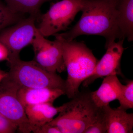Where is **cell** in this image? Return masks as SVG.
I'll return each instance as SVG.
<instances>
[{
    "label": "cell",
    "mask_w": 133,
    "mask_h": 133,
    "mask_svg": "<svg viewBox=\"0 0 133 133\" xmlns=\"http://www.w3.org/2000/svg\"><path fill=\"white\" fill-rule=\"evenodd\" d=\"M87 0H61L53 3L41 16L37 29L44 36H54L68 28Z\"/></svg>",
    "instance_id": "cell-5"
},
{
    "label": "cell",
    "mask_w": 133,
    "mask_h": 133,
    "mask_svg": "<svg viewBox=\"0 0 133 133\" xmlns=\"http://www.w3.org/2000/svg\"><path fill=\"white\" fill-rule=\"evenodd\" d=\"M55 41L47 40L37 29L31 44L35 53V62L48 71L56 73L65 70L63 57L62 40L54 35Z\"/></svg>",
    "instance_id": "cell-8"
},
{
    "label": "cell",
    "mask_w": 133,
    "mask_h": 133,
    "mask_svg": "<svg viewBox=\"0 0 133 133\" xmlns=\"http://www.w3.org/2000/svg\"><path fill=\"white\" fill-rule=\"evenodd\" d=\"M33 132L35 133H62L59 129L55 125L48 124L34 129Z\"/></svg>",
    "instance_id": "cell-20"
},
{
    "label": "cell",
    "mask_w": 133,
    "mask_h": 133,
    "mask_svg": "<svg viewBox=\"0 0 133 133\" xmlns=\"http://www.w3.org/2000/svg\"><path fill=\"white\" fill-rule=\"evenodd\" d=\"M64 107V104L59 107H55L52 103H47L24 108L32 132L36 128L51 121Z\"/></svg>",
    "instance_id": "cell-13"
},
{
    "label": "cell",
    "mask_w": 133,
    "mask_h": 133,
    "mask_svg": "<svg viewBox=\"0 0 133 133\" xmlns=\"http://www.w3.org/2000/svg\"><path fill=\"white\" fill-rule=\"evenodd\" d=\"M17 130L14 124L0 114V133H14Z\"/></svg>",
    "instance_id": "cell-19"
},
{
    "label": "cell",
    "mask_w": 133,
    "mask_h": 133,
    "mask_svg": "<svg viewBox=\"0 0 133 133\" xmlns=\"http://www.w3.org/2000/svg\"><path fill=\"white\" fill-rule=\"evenodd\" d=\"M107 131L106 121L103 107L99 117L96 121L84 133H105Z\"/></svg>",
    "instance_id": "cell-18"
},
{
    "label": "cell",
    "mask_w": 133,
    "mask_h": 133,
    "mask_svg": "<svg viewBox=\"0 0 133 133\" xmlns=\"http://www.w3.org/2000/svg\"><path fill=\"white\" fill-rule=\"evenodd\" d=\"M65 94V91L62 89L48 88H20L17 93L18 99L24 108L43 103L53 104L55 100Z\"/></svg>",
    "instance_id": "cell-10"
},
{
    "label": "cell",
    "mask_w": 133,
    "mask_h": 133,
    "mask_svg": "<svg viewBox=\"0 0 133 133\" xmlns=\"http://www.w3.org/2000/svg\"><path fill=\"white\" fill-rule=\"evenodd\" d=\"M8 72H5L4 71L0 70V84L2 80L7 76Z\"/></svg>",
    "instance_id": "cell-22"
},
{
    "label": "cell",
    "mask_w": 133,
    "mask_h": 133,
    "mask_svg": "<svg viewBox=\"0 0 133 133\" xmlns=\"http://www.w3.org/2000/svg\"><path fill=\"white\" fill-rule=\"evenodd\" d=\"M12 11L18 14H29L39 19L40 8L44 3L52 0H4Z\"/></svg>",
    "instance_id": "cell-15"
},
{
    "label": "cell",
    "mask_w": 133,
    "mask_h": 133,
    "mask_svg": "<svg viewBox=\"0 0 133 133\" xmlns=\"http://www.w3.org/2000/svg\"><path fill=\"white\" fill-rule=\"evenodd\" d=\"M102 107L106 121L107 133H133L132 113H128L119 107L112 109L109 105Z\"/></svg>",
    "instance_id": "cell-12"
},
{
    "label": "cell",
    "mask_w": 133,
    "mask_h": 133,
    "mask_svg": "<svg viewBox=\"0 0 133 133\" xmlns=\"http://www.w3.org/2000/svg\"><path fill=\"white\" fill-rule=\"evenodd\" d=\"M8 63L7 77L20 88H59L65 92V80L56 73L43 69L34 60L23 61L19 58Z\"/></svg>",
    "instance_id": "cell-4"
},
{
    "label": "cell",
    "mask_w": 133,
    "mask_h": 133,
    "mask_svg": "<svg viewBox=\"0 0 133 133\" xmlns=\"http://www.w3.org/2000/svg\"><path fill=\"white\" fill-rule=\"evenodd\" d=\"M124 40L114 41L106 48V52L98 61L94 71L83 82L84 87L88 86L99 78L121 74V61L125 49L123 47Z\"/></svg>",
    "instance_id": "cell-9"
},
{
    "label": "cell",
    "mask_w": 133,
    "mask_h": 133,
    "mask_svg": "<svg viewBox=\"0 0 133 133\" xmlns=\"http://www.w3.org/2000/svg\"><path fill=\"white\" fill-rule=\"evenodd\" d=\"M9 55L7 48L3 44L0 42V62L6 60L7 61Z\"/></svg>",
    "instance_id": "cell-21"
},
{
    "label": "cell",
    "mask_w": 133,
    "mask_h": 133,
    "mask_svg": "<svg viewBox=\"0 0 133 133\" xmlns=\"http://www.w3.org/2000/svg\"><path fill=\"white\" fill-rule=\"evenodd\" d=\"M20 87L8 77L0 84V114L14 124L21 133L32 132L25 109L17 97Z\"/></svg>",
    "instance_id": "cell-6"
},
{
    "label": "cell",
    "mask_w": 133,
    "mask_h": 133,
    "mask_svg": "<svg viewBox=\"0 0 133 133\" xmlns=\"http://www.w3.org/2000/svg\"><path fill=\"white\" fill-rule=\"evenodd\" d=\"M119 107L127 110L133 108V81H129L126 85L123 86L119 99Z\"/></svg>",
    "instance_id": "cell-17"
},
{
    "label": "cell",
    "mask_w": 133,
    "mask_h": 133,
    "mask_svg": "<svg viewBox=\"0 0 133 133\" xmlns=\"http://www.w3.org/2000/svg\"><path fill=\"white\" fill-rule=\"evenodd\" d=\"M36 17L30 16L0 32V42L6 47L9 51L8 62L19 58L23 48L31 44L35 35Z\"/></svg>",
    "instance_id": "cell-7"
},
{
    "label": "cell",
    "mask_w": 133,
    "mask_h": 133,
    "mask_svg": "<svg viewBox=\"0 0 133 133\" xmlns=\"http://www.w3.org/2000/svg\"><path fill=\"white\" fill-rule=\"evenodd\" d=\"M23 14L15 13L0 0V31L23 19Z\"/></svg>",
    "instance_id": "cell-16"
},
{
    "label": "cell",
    "mask_w": 133,
    "mask_h": 133,
    "mask_svg": "<svg viewBox=\"0 0 133 133\" xmlns=\"http://www.w3.org/2000/svg\"><path fill=\"white\" fill-rule=\"evenodd\" d=\"M123 86L116 74L105 77L98 89L90 92L91 98L97 107L106 106L119 99Z\"/></svg>",
    "instance_id": "cell-11"
},
{
    "label": "cell",
    "mask_w": 133,
    "mask_h": 133,
    "mask_svg": "<svg viewBox=\"0 0 133 133\" xmlns=\"http://www.w3.org/2000/svg\"><path fill=\"white\" fill-rule=\"evenodd\" d=\"M117 24L122 38L133 41V0H116Z\"/></svg>",
    "instance_id": "cell-14"
},
{
    "label": "cell",
    "mask_w": 133,
    "mask_h": 133,
    "mask_svg": "<svg viewBox=\"0 0 133 133\" xmlns=\"http://www.w3.org/2000/svg\"><path fill=\"white\" fill-rule=\"evenodd\" d=\"M102 108L95 105L90 92H79L64 104L57 117L49 123L57 127L62 133H84L97 119Z\"/></svg>",
    "instance_id": "cell-3"
},
{
    "label": "cell",
    "mask_w": 133,
    "mask_h": 133,
    "mask_svg": "<svg viewBox=\"0 0 133 133\" xmlns=\"http://www.w3.org/2000/svg\"><path fill=\"white\" fill-rule=\"evenodd\" d=\"M116 2L87 0L77 23L69 31L57 35L66 41H72L83 35L101 36L105 39V48L116 39H124L117 24Z\"/></svg>",
    "instance_id": "cell-1"
},
{
    "label": "cell",
    "mask_w": 133,
    "mask_h": 133,
    "mask_svg": "<svg viewBox=\"0 0 133 133\" xmlns=\"http://www.w3.org/2000/svg\"><path fill=\"white\" fill-rule=\"evenodd\" d=\"M61 38L63 59L67 72L65 94L71 99L79 92V86L92 74L98 60L84 43Z\"/></svg>",
    "instance_id": "cell-2"
}]
</instances>
